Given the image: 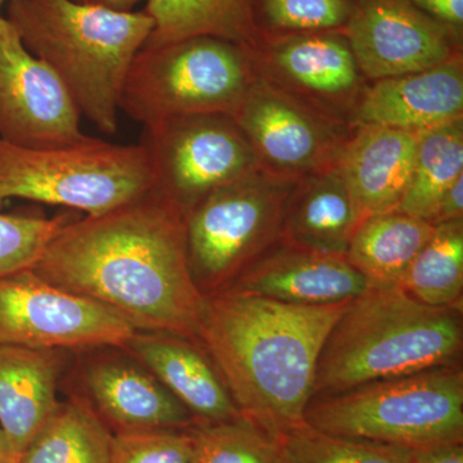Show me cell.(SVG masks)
<instances>
[{"label": "cell", "instance_id": "cell-1", "mask_svg": "<svg viewBox=\"0 0 463 463\" xmlns=\"http://www.w3.org/2000/svg\"><path fill=\"white\" fill-rule=\"evenodd\" d=\"M32 270L118 310L138 330L200 343L206 297L192 279L184 218L156 192L63 225Z\"/></svg>", "mask_w": 463, "mask_h": 463}, {"label": "cell", "instance_id": "cell-2", "mask_svg": "<svg viewBox=\"0 0 463 463\" xmlns=\"http://www.w3.org/2000/svg\"><path fill=\"white\" fill-rule=\"evenodd\" d=\"M349 303L292 306L232 288L206 297L200 344L242 416L276 438L304 422L322 347Z\"/></svg>", "mask_w": 463, "mask_h": 463}, {"label": "cell", "instance_id": "cell-3", "mask_svg": "<svg viewBox=\"0 0 463 463\" xmlns=\"http://www.w3.org/2000/svg\"><path fill=\"white\" fill-rule=\"evenodd\" d=\"M462 352V309L426 306L401 288H368L332 327L317 364L313 398L461 365Z\"/></svg>", "mask_w": 463, "mask_h": 463}, {"label": "cell", "instance_id": "cell-4", "mask_svg": "<svg viewBox=\"0 0 463 463\" xmlns=\"http://www.w3.org/2000/svg\"><path fill=\"white\" fill-rule=\"evenodd\" d=\"M5 18L65 85L80 115L103 133L118 132L128 72L154 30L147 12L72 0H9Z\"/></svg>", "mask_w": 463, "mask_h": 463}, {"label": "cell", "instance_id": "cell-5", "mask_svg": "<svg viewBox=\"0 0 463 463\" xmlns=\"http://www.w3.org/2000/svg\"><path fill=\"white\" fill-rule=\"evenodd\" d=\"M304 421L328 434L407 449L463 443L462 367L431 368L313 398Z\"/></svg>", "mask_w": 463, "mask_h": 463}, {"label": "cell", "instance_id": "cell-6", "mask_svg": "<svg viewBox=\"0 0 463 463\" xmlns=\"http://www.w3.org/2000/svg\"><path fill=\"white\" fill-rule=\"evenodd\" d=\"M154 190L145 147L87 137L60 147L27 148L0 139V206L21 199L108 214Z\"/></svg>", "mask_w": 463, "mask_h": 463}, {"label": "cell", "instance_id": "cell-7", "mask_svg": "<svg viewBox=\"0 0 463 463\" xmlns=\"http://www.w3.org/2000/svg\"><path fill=\"white\" fill-rule=\"evenodd\" d=\"M249 51L212 36L145 45L128 72L120 109L143 127L179 116H233L252 84Z\"/></svg>", "mask_w": 463, "mask_h": 463}, {"label": "cell", "instance_id": "cell-8", "mask_svg": "<svg viewBox=\"0 0 463 463\" xmlns=\"http://www.w3.org/2000/svg\"><path fill=\"white\" fill-rule=\"evenodd\" d=\"M297 184L259 166L210 192L184 215L188 265L205 297L227 288L281 241Z\"/></svg>", "mask_w": 463, "mask_h": 463}, {"label": "cell", "instance_id": "cell-9", "mask_svg": "<svg viewBox=\"0 0 463 463\" xmlns=\"http://www.w3.org/2000/svg\"><path fill=\"white\" fill-rule=\"evenodd\" d=\"M154 192L183 215L210 192L260 166L231 115L201 114L166 118L145 127Z\"/></svg>", "mask_w": 463, "mask_h": 463}, {"label": "cell", "instance_id": "cell-10", "mask_svg": "<svg viewBox=\"0 0 463 463\" xmlns=\"http://www.w3.org/2000/svg\"><path fill=\"white\" fill-rule=\"evenodd\" d=\"M137 331L118 310L58 288L32 269L0 279V344L41 350L123 347Z\"/></svg>", "mask_w": 463, "mask_h": 463}, {"label": "cell", "instance_id": "cell-11", "mask_svg": "<svg viewBox=\"0 0 463 463\" xmlns=\"http://www.w3.org/2000/svg\"><path fill=\"white\" fill-rule=\"evenodd\" d=\"M80 118L65 85L0 14V139L27 148L71 145L88 137Z\"/></svg>", "mask_w": 463, "mask_h": 463}, {"label": "cell", "instance_id": "cell-12", "mask_svg": "<svg viewBox=\"0 0 463 463\" xmlns=\"http://www.w3.org/2000/svg\"><path fill=\"white\" fill-rule=\"evenodd\" d=\"M450 29L410 0H354L343 33L358 69L383 80L426 71L456 58Z\"/></svg>", "mask_w": 463, "mask_h": 463}, {"label": "cell", "instance_id": "cell-13", "mask_svg": "<svg viewBox=\"0 0 463 463\" xmlns=\"http://www.w3.org/2000/svg\"><path fill=\"white\" fill-rule=\"evenodd\" d=\"M227 288L292 306L319 307L352 301L368 283L345 255L279 241Z\"/></svg>", "mask_w": 463, "mask_h": 463}, {"label": "cell", "instance_id": "cell-14", "mask_svg": "<svg viewBox=\"0 0 463 463\" xmlns=\"http://www.w3.org/2000/svg\"><path fill=\"white\" fill-rule=\"evenodd\" d=\"M240 129L260 157L283 173L325 169L334 136L294 100L252 81L234 112Z\"/></svg>", "mask_w": 463, "mask_h": 463}, {"label": "cell", "instance_id": "cell-15", "mask_svg": "<svg viewBox=\"0 0 463 463\" xmlns=\"http://www.w3.org/2000/svg\"><path fill=\"white\" fill-rule=\"evenodd\" d=\"M463 72L458 57L416 74L377 80L364 93L356 118L361 125L419 136L462 120Z\"/></svg>", "mask_w": 463, "mask_h": 463}, {"label": "cell", "instance_id": "cell-16", "mask_svg": "<svg viewBox=\"0 0 463 463\" xmlns=\"http://www.w3.org/2000/svg\"><path fill=\"white\" fill-rule=\"evenodd\" d=\"M127 347L199 423L241 416L223 377L196 341L161 331L136 332Z\"/></svg>", "mask_w": 463, "mask_h": 463}, {"label": "cell", "instance_id": "cell-17", "mask_svg": "<svg viewBox=\"0 0 463 463\" xmlns=\"http://www.w3.org/2000/svg\"><path fill=\"white\" fill-rule=\"evenodd\" d=\"M417 151V136L390 128L362 125L346 143L336 165L346 183L359 222L399 209Z\"/></svg>", "mask_w": 463, "mask_h": 463}, {"label": "cell", "instance_id": "cell-18", "mask_svg": "<svg viewBox=\"0 0 463 463\" xmlns=\"http://www.w3.org/2000/svg\"><path fill=\"white\" fill-rule=\"evenodd\" d=\"M100 419L116 432L187 430L197 425L190 411L154 376L124 362H100L87 376Z\"/></svg>", "mask_w": 463, "mask_h": 463}, {"label": "cell", "instance_id": "cell-19", "mask_svg": "<svg viewBox=\"0 0 463 463\" xmlns=\"http://www.w3.org/2000/svg\"><path fill=\"white\" fill-rule=\"evenodd\" d=\"M58 373L53 350L0 344V426L21 455L60 404Z\"/></svg>", "mask_w": 463, "mask_h": 463}, {"label": "cell", "instance_id": "cell-20", "mask_svg": "<svg viewBox=\"0 0 463 463\" xmlns=\"http://www.w3.org/2000/svg\"><path fill=\"white\" fill-rule=\"evenodd\" d=\"M356 225L354 203L335 164L295 185L283 216L281 241L345 255Z\"/></svg>", "mask_w": 463, "mask_h": 463}, {"label": "cell", "instance_id": "cell-21", "mask_svg": "<svg viewBox=\"0 0 463 463\" xmlns=\"http://www.w3.org/2000/svg\"><path fill=\"white\" fill-rule=\"evenodd\" d=\"M434 228L399 209L368 216L356 225L345 258L364 276L368 288H399Z\"/></svg>", "mask_w": 463, "mask_h": 463}, {"label": "cell", "instance_id": "cell-22", "mask_svg": "<svg viewBox=\"0 0 463 463\" xmlns=\"http://www.w3.org/2000/svg\"><path fill=\"white\" fill-rule=\"evenodd\" d=\"M257 0H147L154 30L145 45L212 36L251 51L260 42Z\"/></svg>", "mask_w": 463, "mask_h": 463}, {"label": "cell", "instance_id": "cell-23", "mask_svg": "<svg viewBox=\"0 0 463 463\" xmlns=\"http://www.w3.org/2000/svg\"><path fill=\"white\" fill-rule=\"evenodd\" d=\"M270 41L276 66L307 90L336 96L358 83V65L343 32L288 33Z\"/></svg>", "mask_w": 463, "mask_h": 463}, {"label": "cell", "instance_id": "cell-24", "mask_svg": "<svg viewBox=\"0 0 463 463\" xmlns=\"http://www.w3.org/2000/svg\"><path fill=\"white\" fill-rule=\"evenodd\" d=\"M112 437L96 410L74 399L58 404L18 463H109Z\"/></svg>", "mask_w": 463, "mask_h": 463}, {"label": "cell", "instance_id": "cell-25", "mask_svg": "<svg viewBox=\"0 0 463 463\" xmlns=\"http://www.w3.org/2000/svg\"><path fill=\"white\" fill-rule=\"evenodd\" d=\"M461 175L462 120L420 133L412 176L399 210L434 224L440 200Z\"/></svg>", "mask_w": 463, "mask_h": 463}, {"label": "cell", "instance_id": "cell-26", "mask_svg": "<svg viewBox=\"0 0 463 463\" xmlns=\"http://www.w3.org/2000/svg\"><path fill=\"white\" fill-rule=\"evenodd\" d=\"M399 288L426 306L462 309L463 219L435 224Z\"/></svg>", "mask_w": 463, "mask_h": 463}, {"label": "cell", "instance_id": "cell-27", "mask_svg": "<svg viewBox=\"0 0 463 463\" xmlns=\"http://www.w3.org/2000/svg\"><path fill=\"white\" fill-rule=\"evenodd\" d=\"M411 449L339 437L304 421L279 437V463H410Z\"/></svg>", "mask_w": 463, "mask_h": 463}, {"label": "cell", "instance_id": "cell-28", "mask_svg": "<svg viewBox=\"0 0 463 463\" xmlns=\"http://www.w3.org/2000/svg\"><path fill=\"white\" fill-rule=\"evenodd\" d=\"M191 435L190 463H279V438L242 414L194 425Z\"/></svg>", "mask_w": 463, "mask_h": 463}, {"label": "cell", "instance_id": "cell-29", "mask_svg": "<svg viewBox=\"0 0 463 463\" xmlns=\"http://www.w3.org/2000/svg\"><path fill=\"white\" fill-rule=\"evenodd\" d=\"M354 0H257L255 14L269 29L288 33L340 32L352 14Z\"/></svg>", "mask_w": 463, "mask_h": 463}, {"label": "cell", "instance_id": "cell-30", "mask_svg": "<svg viewBox=\"0 0 463 463\" xmlns=\"http://www.w3.org/2000/svg\"><path fill=\"white\" fill-rule=\"evenodd\" d=\"M69 216L11 215L0 213V279L32 269Z\"/></svg>", "mask_w": 463, "mask_h": 463}, {"label": "cell", "instance_id": "cell-31", "mask_svg": "<svg viewBox=\"0 0 463 463\" xmlns=\"http://www.w3.org/2000/svg\"><path fill=\"white\" fill-rule=\"evenodd\" d=\"M191 429L115 432L109 463H190Z\"/></svg>", "mask_w": 463, "mask_h": 463}, {"label": "cell", "instance_id": "cell-32", "mask_svg": "<svg viewBox=\"0 0 463 463\" xmlns=\"http://www.w3.org/2000/svg\"><path fill=\"white\" fill-rule=\"evenodd\" d=\"M414 7L444 25L458 29L463 24V0H410Z\"/></svg>", "mask_w": 463, "mask_h": 463}, {"label": "cell", "instance_id": "cell-33", "mask_svg": "<svg viewBox=\"0 0 463 463\" xmlns=\"http://www.w3.org/2000/svg\"><path fill=\"white\" fill-rule=\"evenodd\" d=\"M410 463H463V443H443L411 449Z\"/></svg>", "mask_w": 463, "mask_h": 463}, {"label": "cell", "instance_id": "cell-34", "mask_svg": "<svg viewBox=\"0 0 463 463\" xmlns=\"http://www.w3.org/2000/svg\"><path fill=\"white\" fill-rule=\"evenodd\" d=\"M463 175L444 194L443 199L438 206L435 215L434 225L444 223V222L457 221L463 219Z\"/></svg>", "mask_w": 463, "mask_h": 463}, {"label": "cell", "instance_id": "cell-35", "mask_svg": "<svg viewBox=\"0 0 463 463\" xmlns=\"http://www.w3.org/2000/svg\"><path fill=\"white\" fill-rule=\"evenodd\" d=\"M79 5H91V7H100L111 9L118 12L136 11L137 5L147 2V0H72Z\"/></svg>", "mask_w": 463, "mask_h": 463}, {"label": "cell", "instance_id": "cell-36", "mask_svg": "<svg viewBox=\"0 0 463 463\" xmlns=\"http://www.w3.org/2000/svg\"><path fill=\"white\" fill-rule=\"evenodd\" d=\"M20 458L21 453L14 447L7 434L0 426V463H18Z\"/></svg>", "mask_w": 463, "mask_h": 463}, {"label": "cell", "instance_id": "cell-37", "mask_svg": "<svg viewBox=\"0 0 463 463\" xmlns=\"http://www.w3.org/2000/svg\"><path fill=\"white\" fill-rule=\"evenodd\" d=\"M9 0H0V9H2L3 5H5V3H8Z\"/></svg>", "mask_w": 463, "mask_h": 463}]
</instances>
